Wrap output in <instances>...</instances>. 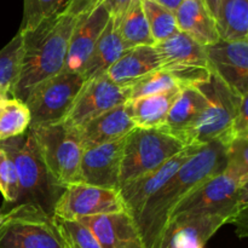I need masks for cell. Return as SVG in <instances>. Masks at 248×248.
Listing matches in <instances>:
<instances>
[{"instance_id": "cell-17", "label": "cell", "mask_w": 248, "mask_h": 248, "mask_svg": "<svg viewBox=\"0 0 248 248\" xmlns=\"http://www.w3.org/2000/svg\"><path fill=\"white\" fill-rule=\"evenodd\" d=\"M109 18L110 16L103 5L78 17L68 45L64 70L81 73Z\"/></svg>"}, {"instance_id": "cell-16", "label": "cell", "mask_w": 248, "mask_h": 248, "mask_svg": "<svg viewBox=\"0 0 248 248\" xmlns=\"http://www.w3.org/2000/svg\"><path fill=\"white\" fill-rule=\"evenodd\" d=\"M201 147L202 145L186 147L157 170L132 179L119 188L126 212L132 217L133 220L138 217L143 206L149 200L150 196L156 193L186 160L190 159L195 153L200 150Z\"/></svg>"}, {"instance_id": "cell-14", "label": "cell", "mask_w": 248, "mask_h": 248, "mask_svg": "<svg viewBox=\"0 0 248 248\" xmlns=\"http://www.w3.org/2000/svg\"><path fill=\"white\" fill-rule=\"evenodd\" d=\"M208 69L240 96H248V40H219L205 46Z\"/></svg>"}, {"instance_id": "cell-2", "label": "cell", "mask_w": 248, "mask_h": 248, "mask_svg": "<svg viewBox=\"0 0 248 248\" xmlns=\"http://www.w3.org/2000/svg\"><path fill=\"white\" fill-rule=\"evenodd\" d=\"M78 17L58 14L45 18L36 26L19 29L22 34V55L19 72L12 98L24 102L31 90L64 70L68 45Z\"/></svg>"}, {"instance_id": "cell-7", "label": "cell", "mask_w": 248, "mask_h": 248, "mask_svg": "<svg viewBox=\"0 0 248 248\" xmlns=\"http://www.w3.org/2000/svg\"><path fill=\"white\" fill-rule=\"evenodd\" d=\"M85 82L79 73L63 70L36 85L24 101L31 114L28 130L63 123Z\"/></svg>"}, {"instance_id": "cell-21", "label": "cell", "mask_w": 248, "mask_h": 248, "mask_svg": "<svg viewBox=\"0 0 248 248\" xmlns=\"http://www.w3.org/2000/svg\"><path fill=\"white\" fill-rule=\"evenodd\" d=\"M161 69L154 46H137L126 51L108 70L109 80L120 87H131L138 80Z\"/></svg>"}, {"instance_id": "cell-6", "label": "cell", "mask_w": 248, "mask_h": 248, "mask_svg": "<svg viewBox=\"0 0 248 248\" xmlns=\"http://www.w3.org/2000/svg\"><path fill=\"white\" fill-rule=\"evenodd\" d=\"M0 248H67L51 216L31 205L0 212Z\"/></svg>"}, {"instance_id": "cell-20", "label": "cell", "mask_w": 248, "mask_h": 248, "mask_svg": "<svg viewBox=\"0 0 248 248\" xmlns=\"http://www.w3.org/2000/svg\"><path fill=\"white\" fill-rule=\"evenodd\" d=\"M133 128L126 106L121 104L87 121L78 131L85 149L126 137Z\"/></svg>"}, {"instance_id": "cell-26", "label": "cell", "mask_w": 248, "mask_h": 248, "mask_svg": "<svg viewBox=\"0 0 248 248\" xmlns=\"http://www.w3.org/2000/svg\"><path fill=\"white\" fill-rule=\"evenodd\" d=\"M114 19L118 24V31L121 39L127 48L155 45L143 11L142 0L136 1L120 18Z\"/></svg>"}, {"instance_id": "cell-36", "label": "cell", "mask_w": 248, "mask_h": 248, "mask_svg": "<svg viewBox=\"0 0 248 248\" xmlns=\"http://www.w3.org/2000/svg\"><path fill=\"white\" fill-rule=\"evenodd\" d=\"M103 1L104 0H70L63 14L73 17H79L101 6Z\"/></svg>"}, {"instance_id": "cell-38", "label": "cell", "mask_w": 248, "mask_h": 248, "mask_svg": "<svg viewBox=\"0 0 248 248\" xmlns=\"http://www.w3.org/2000/svg\"><path fill=\"white\" fill-rule=\"evenodd\" d=\"M155 1L159 2V4L162 5V6L167 7V9L174 12L177 10V7L182 4L183 0H155Z\"/></svg>"}, {"instance_id": "cell-15", "label": "cell", "mask_w": 248, "mask_h": 248, "mask_svg": "<svg viewBox=\"0 0 248 248\" xmlns=\"http://www.w3.org/2000/svg\"><path fill=\"white\" fill-rule=\"evenodd\" d=\"M125 138L85 148L80 161L77 183L119 190Z\"/></svg>"}, {"instance_id": "cell-9", "label": "cell", "mask_w": 248, "mask_h": 248, "mask_svg": "<svg viewBox=\"0 0 248 248\" xmlns=\"http://www.w3.org/2000/svg\"><path fill=\"white\" fill-rule=\"evenodd\" d=\"M248 208V184H241L229 174H216L206 179L178 203L170 219L177 216L222 213L235 218Z\"/></svg>"}, {"instance_id": "cell-1", "label": "cell", "mask_w": 248, "mask_h": 248, "mask_svg": "<svg viewBox=\"0 0 248 248\" xmlns=\"http://www.w3.org/2000/svg\"><path fill=\"white\" fill-rule=\"evenodd\" d=\"M225 150L227 147L220 142L202 145L150 196L135 219L144 248H160L167 223L178 203L206 179L224 171Z\"/></svg>"}, {"instance_id": "cell-18", "label": "cell", "mask_w": 248, "mask_h": 248, "mask_svg": "<svg viewBox=\"0 0 248 248\" xmlns=\"http://www.w3.org/2000/svg\"><path fill=\"white\" fill-rule=\"evenodd\" d=\"M75 220L91 230L102 248H144L140 230L127 212L82 217Z\"/></svg>"}, {"instance_id": "cell-29", "label": "cell", "mask_w": 248, "mask_h": 248, "mask_svg": "<svg viewBox=\"0 0 248 248\" xmlns=\"http://www.w3.org/2000/svg\"><path fill=\"white\" fill-rule=\"evenodd\" d=\"M22 55V34L18 33L0 50V89L11 91L19 72Z\"/></svg>"}, {"instance_id": "cell-27", "label": "cell", "mask_w": 248, "mask_h": 248, "mask_svg": "<svg viewBox=\"0 0 248 248\" xmlns=\"http://www.w3.org/2000/svg\"><path fill=\"white\" fill-rule=\"evenodd\" d=\"M31 125V114L26 103L10 98L0 109V142L24 135Z\"/></svg>"}, {"instance_id": "cell-35", "label": "cell", "mask_w": 248, "mask_h": 248, "mask_svg": "<svg viewBox=\"0 0 248 248\" xmlns=\"http://www.w3.org/2000/svg\"><path fill=\"white\" fill-rule=\"evenodd\" d=\"M248 96H245L240 103L232 126V140L248 137Z\"/></svg>"}, {"instance_id": "cell-23", "label": "cell", "mask_w": 248, "mask_h": 248, "mask_svg": "<svg viewBox=\"0 0 248 248\" xmlns=\"http://www.w3.org/2000/svg\"><path fill=\"white\" fill-rule=\"evenodd\" d=\"M181 91L182 89L177 87L160 93L128 99L125 103L126 110L135 127L161 128Z\"/></svg>"}, {"instance_id": "cell-3", "label": "cell", "mask_w": 248, "mask_h": 248, "mask_svg": "<svg viewBox=\"0 0 248 248\" xmlns=\"http://www.w3.org/2000/svg\"><path fill=\"white\" fill-rule=\"evenodd\" d=\"M0 147L10 155L18 176V198L15 206H34L52 217L64 186L58 183L46 167L31 131L1 140Z\"/></svg>"}, {"instance_id": "cell-11", "label": "cell", "mask_w": 248, "mask_h": 248, "mask_svg": "<svg viewBox=\"0 0 248 248\" xmlns=\"http://www.w3.org/2000/svg\"><path fill=\"white\" fill-rule=\"evenodd\" d=\"M119 212H126L119 190L84 183H72L64 186L55 206L53 216L75 220L82 217Z\"/></svg>"}, {"instance_id": "cell-30", "label": "cell", "mask_w": 248, "mask_h": 248, "mask_svg": "<svg viewBox=\"0 0 248 248\" xmlns=\"http://www.w3.org/2000/svg\"><path fill=\"white\" fill-rule=\"evenodd\" d=\"M53 223L67 248H102L91 230L78 220L52 216Z\"/></svg>"}, {"instance_id": "cell-5", "label": "cell", "mask_w": 248, "mask_h": 248, "mask_svg": "<svg viewBox=\"0 0 248 248\" xmlns=\"http://www.w3.org/2000/svg\"><path fill=\"white\" fill-rule=\"evenodd\" d=\"M207 99L190 140V145L220 142L227 147L232 142V126L245 96L232 91L217 75L211 73L206 81L195 85Z\"/></svg>"}, {"instance_id": "cell-19", "label": "cell", "mask_w": 248, "mask_h": 248, "mask_svg": "<svg viewBox=\"0 0 248 248\" xmlns=\"http://www.w3.org/2000/svg\"><path fill=\"white\" fill-rule=\"evenodd\" d=\"M206 104L207 99L198 87H183L160 130L176 137L186 147H190L191 136Z\"/></svg>"}, {"instance_id": "cell-22", "label": "cell", "mask_w": 248, "mask_h": 248, "mask_svg": "<svg viewBox=\"0 0 248 248\" xmlns=\"http://www.w3.org/2000/svg\"><path fill=\"white\" fill-rule=\"evenodd\" d=\"M178 31L200 45L208 46L219 40L217 23L203 0H183L174 11Z\"/></svg>"}, {"instance_id": "cell-33", "label": "cell", "mask_w": 248, "mask_h": 248, "mask_svg": "<svg viewBox=\"0 0 248 248\" xmlns=\"http://www.w3.org/2000/svg\"><path fill=\"white\" fill-rule=\"evenodd\" d=\"M69 1L70 0H24L21 29L31 28L45 18L63 14Z\"/></svg>"}, {"instance_id": "cell-34", "label": "cell", "mask_w": 248, "mask_h": 248, "mask_svg": "<svg viewBox=\"0 0 248 248\" xmlns=\"http://www.w3.org/2000/svg\"><path fill=\"white\" fill-rule=\"evenodd\" d=\"M18 189L16 166L10 155L0 147V193L4 198V206L0 212L14 207L18 198Z\"/></svg>"}, {"instance_id": "cell-40", "label": "cell", "mask_w": 248, "mask_h": 248, "mask_svg": "<svg viewBox=\"0 0 248 248\" xmlns=\"http://www.w3.org/2000/svg\"><path fill=\"white\" fill-rule=\"evenodd\" d=\"M11 98V94H10V90L6 89H0V109L4 107V104L6 103L9 99Z\"/></svg>"}, {"instance_id": "cell-24", "label": "cell", "mask_w": 248, "mask_h": 248, "mask_svg": "<svg viewBox=\"0 0 248 248\" xmlns=\"http://www.w3.org/2000/svg\"><path fill=\"white\" fill-rule=\"evenodd\" d=\"M130 48L126 47L115 19L109 18L81 73L85 81L106 75L107 70Z\"/></svg>"}, {"instance_id": "cell-32", "label": "cell", "mask_w": 248, "mask_h": 248, "mask_svg": "<svg viewBox=\"0 0 248 248\" xmlns=\"http://www.w3.org/2000/svg\"><path fill=\"white\" fill-rule=\"evenodd\" d=\"M224 173L241 184H248V137L236 138L227 145Z\"/></svg>"}, {"instance_id": "cell-10", "label": "cell", "mask_w": 248, "mask_h": 248, "mask_svg": "<svg viewBox=\"0 0 248 248\" xmlns=\"http://www.w3.org/2000/svg\"><path fill=\"white\" fill-rule=\"evenodd\" d=\"M154 47L161 69L176 75L183 87L195 86L210 77L205 46L186 33L178 31L171 38L155 44Z\"/></svg>"}, {"instance_id": "cell-12", "label": "cell", "mask_w": 248, "mask_h": 248, "mask_svg": "<svg viewBox=\"0 0 248 248\" xmlns=\"http://www.w3.org/2000/svg\"><path fill=\"white\" fill-rule=\"evenodd\" d=\"M130 99V87H120L107 75L85 82L64 123L81 127L96 116L125 104Z\"/></svg>"}, {"instance_id": "cell-31", "label": "cell", "mask_w": 248, "mask_h": 248, "mask_svg": "<svg viewBox=\"0 0 248 248\" xmlns=\"http://www.w3.org/2000/svg\"><path fill=\"white\" fill-rule=\"evenodd\" d=\"M183 89L178 78L171 72L159 69L152 74L147 75L143 79L138 80L136 84L130 87V99L138 97L150 96V94L160 93L172 89Z\"/></svg>"}, {"instance_id": "cell-37", "label": "cell", "mask_w": 248, "mask_h": 248, "mask_svg": "<svg viewBox=\"0 0 248 248\" xmlns=\"http://www.w3.org/2000/svg\"><path fill=\"white\" fill-rule=\"evenodd\" d=\"M138 0H104L103 6L113 18H120Z\"/></svg>"}, {"instance_id": "cell-25", "label": "cell", "mask_w": 248, "mask_h": 248, "mask_svg": "<svg viewBox=\"0 0 248 248\" xmlns=\"http://www.w3.org/2000/svg\"><path fill=\"white\" fill-rule=\"evenodd\" d=\"M216 23L222 40H248V0H220Z\"/></svg>"}, {"instance_id": "cell-39", "label": "cell", "mask_w": 248, "mask_h": 248, "mask_svg": "<svg viewBox=\"0 0 248 248\" xmlns=\"http://www.w3.org/2000/svg\"><path fill=\"white\" fill-rule=\"evenodd\" d=\"M203 1H205V4L207 5L208 10H210L211 14L213 15V17H215V19H216V16H217L218 7H219L220 0H203Z\"/></svg>"}, {"instance_id": "cell-4", "label": "cell", "mask_w": 248, "mask_h": 248, "mask_svg": "<svg viewBox=\"0 0 248 248\" xmlns=\"http://www.w3.org/2000/svg\"><path fill=\"white\" fill-rule=\"evenodd\" d=\"M186 148L181 140L160 128L135 127L125 138L119 188L157 170Z\"/></svg>"}, {"instance_id": "cell-8", "label": "cell", "mask_w": 248, "mask_h": 248, "mask_svg": "<svg viewBox=\"0 0 248 248\" xmlns=\"http://www.w3.org/2000/svg\"><path fill=\"white\" fill-rule=\"evenodd\" d=\"M29 131L46 167L56 181L64 186L77 183L84 153L78 128L63 121Z\"/></svg>"}, {"instance_id": "cell-28", "label": "cell", "mask_w": 248, "mask_h": 248, "mask_svg": "<svg viewBox=\"0 0 248 248\" xmlns=\"http://www.w3.org/2000/svg\"><path fill=\"white\" fill-rule=\"evenodd\" d=\"M142 7L155 44L171 38L178 31L173 11L155 0H142Z\"/></svg>"}, {"instance_id": "cell-13", "label": "cell", "mask_w": 248, "mask_h": 248, "mask_svg": "<svg viewBox=\"0 0 248 248\" xmlns=\"http://www.w3.org/2000/svg\"><path fill=\"white\" fill-rule=\"evenodd\" d=\"M234 217L222 213L177 216L167 223L160 248H205L211 237Z\"/></svg>"}]
</instances>
